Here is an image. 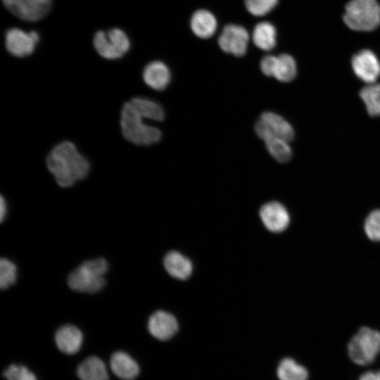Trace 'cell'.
Segmentation results:
<instances>
[{"mask_svg": "<svg viewBox=\"0 0 380 380\" xmlns=\"http://www.w3.org/2000/svg\"><path fill=\"white\" fill-rule=\"evenodd\" d=\"M46 162L49 171L63 188L71 186L84 179L90 170L88 159L70 141H63L54 146Z\"/></svg>", "mask_w": 380, "mask_h": 380, "instance_id": "6da1fadb", "label": "cell"}, {"mask_svg": "<svg viewBox=\"0 0 380 380\" xmlns=\"http://www.w3.org/2000/svg\"><path fill=\"white\" fill-rule=\"evenodd\" d=\"M146 119L135 107L131 100L125 102L120 112V129L124 138L139 146L158 143L162 137L161 131L144 122Z\"/></svg>", "mask_w": 380, "mask_h": 380, "instance_id": "7a4b0ae2", "label": "cell"}, {"mask_svg": "<svg viewBox=\"0 0 380 380\" xmlns=\"http://www.w3.org/2000/svg\"><path fill=\"white\" fill-rule=\"evenodd\" d=\"M347 350L353 363L368 369L380 354V331L368 326L358 328L349 339Z\"/></svg>", "mask_w": 380, "mask_h": 380, "instance_id": "3957f363", "label": "cell"}, {"mask_svg": "<svg viewBox=\"0 0 380 380\" xmlns=\"http://www.w3.org/2000/svg\"><path fill=\"white\" fill-rule=\"evenodd\" d=\"M107 270L108 262L103 258L84 261L69 274L68 286L75 291L89 293L99 292L106 284L103 276Z\"/></svg>", "mask_w": 380, "mask_h": 380, "instance_id": "277c9868", "label": "cell"}, {"mask_svg": "<svg viewBox=\"0 0 380 380\" xmlns=\"http://www.w3.org/2000/svg\"><path fill=\"white\" fill-rule=\"evenodd\" d=\"M343 20L353 30L372 31L380 24V4L377 0H350Z\"/></svg>", "mask_w": 380, "mask_h": 380, "instance_id": "5b68a950", "label": "cell"}, {"mask_svg": "<svg viewBox=\"0 0 380 380\" xmlns=\"http://www.w3.org/2000/svg\"><path fill=\"white\" fill-rule=\"evenodd\" d=\"M93 44L97 53L108 60L122 57L130 48L129 37L119 28H113L106 32H96L94 36Z\"/></svg>", "mask_w": 380, "mask_h": 380, "instance_id": "8992f818", "label": "cell"}, {"mask_svg": "<svg viewBox=\"0 0 380 380\" xmlns=\"http://www.w3.org/2000/svg\"><path fill=\"white\" fill-rule=\"evenodd\" d=\"M255 131L263 141L277 137L291 141L294 137V130L291 125L279 114L270 111L261 114L255 123Z\"/></svg>", "mask_w": 380, "mask_h": 380, "instance_id": "52a82bcc", "label": "cell"}, {"mask_svg": "<svg viewBox=\"0 0 380 380\" xmlns=\"http://www.w3.org/2000/svg\"><path fill=\"white\" fill-rule=\"evenodd\" d=\"M5 7L18 18L37 22L49 12L52 0H2Z\"/></svg>", "mask_w": 380, "mask_h": 380, "instance_id": "ba28073f", "label": "cell"}, {"mask_svg": "<svg viewBox=\"0 0 380 380\" xmlns=\"http://www.w3.org/2000/svg\"><path fill=\"white\" fill-rule=\"evenodd\" d=\"M39 41V35L37 32H26L16 27L7 30L5 35L7 51L13 56L19 58L31 55Z\"/></svg>", "mask_w": 380, "mask_h": 380, "instance_id": "9c48e42d", "label": "cell"}, {"mask_svg": "<svg viewBox=\"0 0 380 380\" xmlns=\"http://www.w3.org/2000/svg\"><path fill=\"white\" fill-rule=\"evenodd\" d=\"M248 39V33L243 27L229 24L223 28L218 44L224 52L240 57L246 53Z\"/></svg>", "mask_w": 380, "mask_h": 380, "instance_id": "30bf717a", "label": "cell"}, {"mask_svg": "<svg viewBox=\"0 0 380 380\" xmlns=\"http://www.w3.org/2000/svg\"><path fill=\"white\" fill-rule=\"evenodd\" d=\"M357 77L367 84L376 82L380 76V63L370 50L364 49L355 54L351 61Z\"/></svg>", "mask_w": 380, "mask_h": 380, "instance_id": "8fae6325", "label": "cell"}, {"mask_svg": "<svg viewBox=\"0 0 380 380\" xmlns=\"http://www.w3.org/2000/svg\"><path fill=\"white\" fill-rule=\"evenodd\" d=\"M260 216L266 228L272 232H283L290 222L288 210L277 201L264 204L260 208Z\"/></svg>", "mask_w": 380, "mask_h": 380, "instance_id": "7c38bea8", "label": "cell"}, {"mask_svg": "<svg viewBox=\"0 0 380 380\" xmlns=\"http://www.w3.org/2000/svg\"><path fill=\"white\" fill-rule=\"evenodd\" d=\"M148 329L149 333L156 339L167 341L177 333L178 324L176 318L172 314L158 310L149 317Z\"/></svg>", "mask_w": 380, "mask_h": 380, "instance_id": "4fadbf2b", "label": "cell"}, {"mask_svg": "<svg viewBox=\"0 0 380 380\" xmlns=\"http://www.w3.org/2000/svg\"><path fill=\"white\" fill-rule=\"evenodd\" d=\"M54 340L61 352L66 355H74L82 346L83 334L75 326L65 324L57 329Z\"/></svg>", "mask_w": 380, "mask_h": 380, "instance_id": "5bb4252c", "label": "cell"}, {"mask_svg": "<svg viewBox=\"0 0 380 380\" xmlns=\"http://www.w3.org/2000/svg\"><path fill=\"white\" fill-rule=\"evenodd\" d=\"M109 365L112 372L122 380H134L140 373L137 362L122 350L115 351L111 355Z\"/></svg>", "mask_w": 380, "mask_h": 380, "instance_id": "9a60e30c", "label": "cell"}, {"mask_svg": "<svg viewBox=\"0 0 380 380\" xmlns=\"http://www.w3.org/2000/svg\"><path fill=\"white\" fill-rule=\"evenodd\" d=\"M142 77L145 84L156 91H162L169 84L171 75L167 66L161 61H155L146 65Z\"/></svg>", "mask_w": 380, "mask_h": 380, "instance_id": "2e32d148", "label": "cell"}, {"mask_svg": "<svg viewBox=\"0 0 380 380\" xmlns=\"http://www.w3.org/2000/svg\"><path fill=\"white\" fill-rule=\"evenodd\" d=\"M80 380H108L109 375L104 362L97 356H89L77 367Z\"/></svg>", "mask_w": 380, "mask_h": 380, "instance_id": "e0dca14e", "label": "cell"}, {"mask_svg": "<svg viewBox=\"0 0 380 380\" xmlns=\"http://www.w3.org/2000/svg\"><path fill=\"white\" fill-rule=\"evenodd\" d=\"M276 375L278 380H308L310 376L308 368L289 356L279 361Z\"/></svg>", "mask_w": 380, "mask_h": 380, "instance_id": "ac0fdd59", "label": "cell"}, {"mask_svg": "<svg viewBox=\"0 0 380 380\" xmlns=\"http://www.w3.org/2000/svg\"><path fill=\"white\" fill-rule=\"evenodd\" d=\"M191 28L197 37L202 39L209 38L216 31V18L208 11L203 9L196 11L191 19Z\"/></svg>", "mask_w": 380, "mask_h": 380, "instance_id": "d6986e66", "label": "cell"}, {"mask_svg": "<svg viewBox=\"0 0 380 380\" xmlns=\"http://www.w3.org/2000/svg\"><path fill=\"white\" fill-rule=\"evenodd\" d=\"M164 266L172 277L178 279H187L192 272L191 261L177 251H171L165 255Z\"/></svg>", "mask_w": 380, "mask_h": 380, "instance_id": "ffe728a7", "label": "cell"}, {"mask_svg": "<svg viewBox=\"0 0 380 380\" xmlns=\"http://www.w3.org/2000/svg\"><path fill=\"white\" fill-rule=\"evenodd\" d=\"M276 29L268 22H261L256 25L253 32L255 45L263 51H270L276 46Z\"/></svg>", "mask_w": 380, "mask_h": 380, "instance_id": "44dd1931", "label": "cell"}, {"mask_svg": "<svg viewBox=\"0 0 380 380\" xmlns=\"http://www.w3.org/2000/svg\"><path fill=\"white\" fill-rule=\"evenodd\" d=\"M135 107L148 120L163 121L165 112L160 104L146 97H134L130 99Z\"/></svg>", "mask_w": 380, "mask_h": 380, "instance_id": "7402d4cb", "label": "cell"}, {"mask_svg": "<svg viewBox=\"0 0 380 380\" xmlns=\"http://www.w3.org/2000/svg\"><path fill=\"white\" fill-rule=\"evenodd\" d=\"M367 113L371 116H380V84H367L360 91Z\"/></svg>", "mask_w": 380, "mask_h": 380, "instance_id": "603a6c76", "label": "cell"}, {"mask_svg": "<svg viewBox=\"0 0 380 380\" xmlns=\"http://www.w3.org/2000/svg\"><path fill=\"white\" fill-rule=\"evenodd\" d=\"M297 73V66L294 58L286 53L277 56L274 77L280 82H288L293 80Z\"/></svg>", "mask_w": 380, "mask_h": 380, "instance_id": "cb8c5ba5", "label": "cell"}, {"mask_svg": "<svg viewBox=\"0 0 380 380\" xmlns=\"http://www.w3.org/2000/svg\"><path fill=\"white\" fill-rule=\"evenodd\" d=\"M264 141L269 153L278 162L286 163L291 158L289 141L277 137H270Z\"/></svg>", "mask_w": 380, "mask_h": 380, "instance_id": "d4e9b609", "label": "cell"}, {"mask_svg": "<svg viewBox=\"0 0 380 380\" xmlns=\"http://www.w3.org/2000/svg\"><path fill=\"white\" fill-rule=\"evenodd\" d=\"M364 231L367 238L373 241H380V209L372 210L364 222Z\"/></svg>", "mask_w": 380, "mask_h": 380, "instance_id": "484cf974", "label": "cell"}, {"mask_svg": "<svg viewBox=\"0 0 380 380\" xmlns=\"http://www.w3.org/2000/svg\"><path fill=\"white\" fill-rule=\"evenodd\" d=\"M17 269L15 264L6 258L0 260V287L6 289L16 281Z\"/></svg>", "mask_w": 380, "mask_h": 380, "instance_id": "4316f807", "label": "cell"}, {"mask_svg": "<svg viewBox=\"0 0 380 380\" xmlns=\"http://www.w3.org/2000/svg\"><path fill=\"white\" fill-rule=\"evenodd\" d=\"M6 380H37L34 372L20 364H11L3 372Z\"/></svg>", "mask_w": 380, "mask_h": 380, "instance_id": "83f0119b", "label": "cell"}, {"mask_svg": "<svg viewBox=\"0 0 380 380\" xmlns=\"http://www.w3.org/2000/svg\"><path fill=\"white\" fill-rule=\"evenodd\" d=\"M278 0H245L248 11L255 16H262L272 11Z\"/></svg>", "mask_w": 380, "mask_h": 380, "instance_id": "f1b7e54d", "label": "cell"}, {"mask_svg": "<svg viewBox=\"0 0 380 380\" xmlns=\"http://www.w3.org/2000/svg\"><path fill=\"white\" fill-rule=\"evenodd\" d=\"M277 56H266L260 62V69L262 73L269 77H274Z\"/></svg>", "mask_w": 380, "mask_h": 380, "instance_id": "f546056e", "label": "cell"}, {"mask_svg": "<svg viewBox=\"0 0 380 380\" xmlns=\"http://www.w3.org/2000/svg\"><path fill=\"white\" fill-rule=\"evenodd\" d=\"M358 380H380V369H366L360 375Z\"/></svg>", "mask_w": 380, "mask_h": 380, "instance_id": "4dcf8cb0", "label": "cell"}, {"mask_svg": "<svg viewBox=\"0 0 380 380\" xmlns=\"http://www.w3.org/2000/svg\"><path fill=\"white\" fill-rule=\"evenodd\" d=\"M7 213V205L6 200L4 196H1L0 198V220L1 222H3Z\"/></svg>", "mask_w": 380, "mask_h": 380, "instance_id": "1f68e13d", "label": "cell"}]
</instances>
